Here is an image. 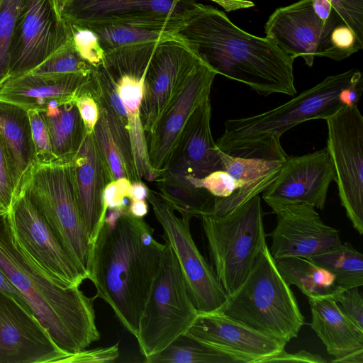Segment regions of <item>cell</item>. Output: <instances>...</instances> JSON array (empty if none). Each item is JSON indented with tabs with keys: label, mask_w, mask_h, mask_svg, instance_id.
<instances>
[{
	"label": "cell",
	"mask_w": 363,
	"mask_h": 363,
	"mask_svg": "<svg viewBox=\"0 0 363 363\" xmlns=\"http://www.w3.org/2000/svg\"><path fill=\"white\" fill-rule=\"evenodd\" d=\"M165 248L143 218L128 212L113 223L104 221L91 245L86 271L95 297L109 305L135 337Z\"/></svg>",
	"instance_id": "6da1fadb"
},
{
	"label": "cell",
	"mask_w": 363,
	"mask_h": 363,
	"mask_svg": "<svg viewBox=\"0 0 363 363\" xmlns=\"http://www.w3.org/2000/svg\"><path fill=\"white\" fill-rule=\"evenodd\" d=\"M179 34L216 74L250 86L259 94L294 96V60L267 37L235 26L224 12L197 2Z\"/></svg>",
	"instance_id": "7a4b0ae2"
},
{
	"label": "cell",
	"mask_w": 363,
	"mask_h": 363,
	"mask_svg": "<svg viewBox=\"0 0 363 363\" xmlns=\"http://www.w3.org/2000/svg\"><path fill=\"white\" fill-rule=\"evenodd\" d=\"M0 269L61 350L73 354L100 339L96 298L86 296L79 287L64 289L51 281L19 245L8 213H0Z\"/></svg>",
	"instance_id": "3957f363"
},
{
	"label": "cell",
	"mask_w": 363,
	"mask_h": 363,
	"mask_svg": "<svg viewBox=\"0 0 363 363\" xmlns=\"http://www.w3.org/2000/svg\"><path fill=\"white\" fill-rule=\"evenodd\" d=\"M357 69L329 75L290 101L254 116L228 119L217 147L233 157L285 161L281 135L303 122L326 119L344 106L340 91L354 79Z\"/></svg>",
	"instance_id": "277c9868"
},
{
	"label": "cell",
	"mask_w": 363,
	"mask_h": 363,
	"mask_svg": "<svg viewBox=\"0 0 363 363\" xmlns=\"http://www.w3.org/2000/svg\"><path fill=\"white\" fill-rule=\"evenodd\" d=\"M160 43L106 51L92 72L93 96L109 123L130 135L133 161L140 180L155 181L140 110L147 68Z\"/></svg>",
	"instance_id": "5b68a950"
},
{
	"label": "cell",
	"mask_w": 363,
	"mask_h": 363,
	"mask_svg": "<svg viewBox=\"0 0 363 363\" xmlns=\"http://www.w3.org/2000/svg\"><path fill=\"white\" fill-rule=\"evenodd\" d=\"M219 311L246 326L288 342L305 324L296 298L266 243L242 284Z\"/></svg>",
	"instance_id": "8992f818"
},
{
	"label": "cell",
	"mask_w": 363,
	"mask_h": 363,
	"mask_svg": "<svg viewBox=\"0 0 363 363\" xmlns=\"http://www.w3.org/2000/svg\"><path fill=\"white\" fill-rule=\"evenodd\" d=\"M266 37L308 67L315 57L342 60L363 48L354 32L335 11L328 19L315 11L313 0H299L277 9L264 25Z\"/></svg>",
	"instance_id": "52a82bcc"
},
{
	"label": "cell",
	"mask_w": 363,
	"mask_h": 363,
	"mask_svg": "<svg viewBox=\"0 0 363 363\" xmlns=\"http://www.w3.org/2000/svg\"><path fill=\"white\" fill-rule=\"evenodd\" d=\"M21 189L87 277L86 268L91 242L78 208L70 162L35 161Z\"/></svg>",
	"instance_id": "ba28073f"
},
{
	"label": "cell",
	"mask_w": 363,
	"mask_h": 363,
	"mask_svg": "<svg viewBox=\"0 0 363 363\" xmlns=\"http://www.w3.org/2000/svg\"><path fill=\"white\" fill-rule=\"evenodd\" d=\"M200 218L212 267L227 295H231L242 284L267 243L260 196L228 215Z\"/></svg>",
	"instance_id": "9c48e42d"
},
{
	"label": "cell",
	"mask_w": 363,
	"mask_h": 363,
	"mask_svg": "<svg viewBox=\"0 0 363 363\" xmlns=\"http://www.w3.org/2000/svg\"><path fill=\"white\" fill-rule=\"evenodd\" d=\"M166 244L162 262L143 311L136 340L147 358L185 334L198 310L187 289L179 264Z\"/></svg>",
	"instance_id": "30bf717a"
},
{
	"label": "cell",
	"mask_w": 363,
	"mask_h": 363,
	"mask_svg": "<svg viewBox=\"0 0 363 363\" xmlns=\"http://www.w3.org/2000/svg\"><path fill=\"white\" fill-rule=\"evenodd\" d=\"M147 201L163 229V238L174 253L189 296L198 311L219 310L228 295L213 267L197 247L191 233L190 220L177 216L157 194L148 189Z\"/></svg>",
	"instance_id": "8fae6325"
},
{
	"label": "cell",
	"mask_w": 363,
	"mask_h": 363,
	"mask_svg": "<svg viewBox=\"0 0 363 363\" xmlns=\"http://www.w3.org/2000/svg\"><path fill=\"white\" fill-rule=\"evenodd\" d=\"M326 148L335 173L341 205L363 234V116L357 105L343 106L325 119Z\"/></svg>",
	"instance_id": "7c38bea8"
},
{
	"label": "cell",
	"mask_w": 363,
	"mask_h": 363,
	"mask_svg": "<svg viewBox=\"0 0 363 363\" xmlns=\"http://www.w3.org/2000/svg\"><path fill=\"white\" fill-rule=\"evenodd\" d=\"M195 0H67L62 18L82 26L138 25L179 31Z\"/></svg>",
	"instance_id": "4fadbf2b"
},
{
	"label": "cell",
	"mask_w": 363,
	"mask_h": 363,
	"mask_svg": "<svg viewBox=\"0 0 363 363\" xmlns=\"http://www.w3.org/2000/svg\"><path fill=\"white\" fill-rule=\"evenodd\" d=\"M8 215L22 249L55 284L75 288L87 279L23 189L14 198Z\"/></svg>",
	"instance_id": "5bb4252c"
},
{
	"label": "cell",
	"mask_w": 363,
	"mask_h": 363,
	"mask_svg": "<svg viewBox=\"0 0 363 363\" xmlns=\"http://www.w3.org/2000/svg\"><path fill=\"white\" fill-rule=\"evenodd\" d=\"M211 105L207 96L194 109L171 152L160 175L157 188H182L189 185L186 178H202L222 169L220 151L211 130Z\"/></svg>",
	"instance_id": "9a60e30c"
},
{
	"label": "cell",
	"mask_w": 363,
	"mask_h": 363,
	"mask_svg": "<svg viewBox=\"0 0 363 363\" xmlns=\"http://www.w3.org/2000/svg\"><path fill=\"white\" fill-rule=\"evenodd\" d=\"M68 23L50 0H26L10 46V77L30 72L69 39Z\"/></svg>",
	"instance_id": "2e32d148"
},
{
	"label": "cell",
	"mask_w": 363,
	"mask_h": 363,
	"mask_svg": "<svg viewBox=\"0 0 363 363\" xmlns=\"http://www.w3.org/2000/svg\"><path fill=\"white\" fill-rule=\"evenodd\" d=\"M202 62L184 40H168L157 45L147 68L140 110L146 137L186 79Z\"/></svg>",
	"instance_id": "e0dca14e"
},
{
	"label": "cell",
	"mask_w": 363,
	"mask_h": 363,
	"mask_svg": "<svg viewBox=\"0 0 363 363\" xmlns=\"http://www.w3.org/2000/svg\"><path fill=\"white\" fill-rule=\"evenodd\" d=\"M334 181L335 169L325 147L302 156H289L262 199L273 211L296 203L323 209Z\"/></svg>",
	"instance_id": "ac0fdd59"
},
{
	"label": "cell",
	"mask_w": 363,
	"mask_h": 363,
	"mask_svg": "<svg viewBox=\"0 0 363 363\" xmlns=\"http://www.w3.org/2000/svg\"><path fill=\"white\" fill-rule=\"evenodd\" d=\"M230 357L234 363H265L286 342L257 332L219 310L198 311L185 333Z\"/></svg>",
	"instance_id": "d6986e66"
},
{
	"label": "cell",
	"mask_w": 363,
	"mask_h": 363,
	"mask_svg": "<svg viewBox=\"0 0 363 363\" xmlns=\"http://www.w3.org/2000/svg\"><path fill=\"white\" fill-rule=\"evenodd\" d=\"M69 354L30 310L0 291V363L62 362Z\"/></svg>",
	"instance_id": "ffe728a7"
},
{
	"label": "cell",
	"mask_w": 363,
	"mask_h": 363,
	"mask_svg": "<svg viewBox=\"0 0 363 363\" xmlns=\"http://www.w3.org/2000/svg\"><path fill=\"white\" fill-rule=\"evenodd\" d=\"M216 75L204 62L198 65L146 137L148 159L155 179L163 171L188 118L201 102L210 96Z\"/></svg>",
	"instance_id": "44dd1931"
},
{
	"label": "cell",
	"mask_w": 363,
	"mask_h": 363,
	"mask_svg": "<svg viewBox=\"0 0 363 363\" xmlns=\"http://www.w3.org/2000/svg\"><path fill=\"white\" fill-rule=\"evenodd\" d=\"M273 212L277 217L270 233L269 251L274 259L308 258L342 244L339 231L325 224L311 205L292 204Z\"/></svg>",
	"instance_id": "7402d4cb"
},
{
	"label": "cell",
	"mask_w": 363,
	"mask_h": 363,
	"mask_svg": "<svg viewBox=\"0 0 363 363\" xmlns=\"http://www.w3.org/2000/svg\"><path fill=\"white\" fill-rule=\"evenodd\" d=\"M70 164L78 208L91 245L106 212L104 191L113 181L93 133L86 135Z\"/></svg>",
	"instance_id": "603a6c76"
},
{
	"label": "cell",
	"mask_w": 363,
	"mask_h": 363,
	"mask_svg": "<svg viewBox=\"0 0 363 363\" xmlns=\"http://www.w3.org/2000/svg\"><path fill=\"white\" fill-rule=\"evenodd\" d=\"M84 93L93 94L92 73L51 76L28 72L10 77L0 87V101L44 112L52 100L75 101Z\"/></svg>",
	"instance_id": "cb8c5ba5"
},
{
	"label": "cell",
	"mask_w": 363,
	"mask_h": 363,
	"mask_svg": "<svg viewBox=\"0 0 363 363\" xmlns=\"http://www.w3.org/2000/svg\"><path fill=\"white\" fill-rule=\"evenodd\" d=\"M312 329L326 347L328 353L340 358L363 349V330L355 325L331 298H310Z\"/></svg>",
	"instance_id": "d4e9b609"
},
{
	"label": "cell",
	"mask_w": 363,
	"mask_h": 363,
	"mask_svg": "<svg viewBox=\"0 0 363 363\" xmlns=\"http://www.w3.org/2000/svg\"><path fill=\"white\" fill-rule=\"evenodd\" d=\"M0 137L4 145L16 195L35 161L27 111L0 101Z\"/></svg>",
	"instance_id": "484cf974"
},
{
	"label": "cell",
	"mask_w": 363,
	"mask_h": 363,
	"mask_svg": "<svg viewBox=\"0 0 363 363\" xmlns=\"http://www.w3.org/2000/svg\"><path fill=\"white\" fill-rule=\"evenodd\" d=\"M280 274L289 286L294 285L308 298H334L342 291L334 276L311 260L300 257L274 259Z\"/></svg>",
	"instance_id": "4316f807"
},
{
	"label": "cell",
	"mask_w": 363,
	"mask_h": 363,
	"mask_svg": "<svg viewBox=\"0 0 363 363\" xmlns=\"http://www.w3.org/2000/svg\"><path fill=\"white\" fill-rule=\"evenodd\" d=\"M42 114L48 128L56 160L71 162L86 135L75 101L63 104L55 111L42 112Z\"/></svg>",
	"instance_id": "83f0119b"
},
{
	"label": "cell",
	"mask_w": 363,
	"mask_h": 363,
	"mask_svg": "<svg viewBox=\"0 0 363 363\" xmlns=\"http://www.w3.org/2000/svg\"><path fill=\"white\" fill-rule=\"evenodd\" d=\"M220 158L222 169L241 182L252 197L263 193L271 185L284 162L260 158L233 157L221 151Z\"/></svg>",
	"instance_id": "f1b7e54d"
},
{
	"label": "cell",
	"mask_w": 363,
	"mask_h": 363,
	"mask_svg": "<svg viewBox=\"0 0 363 363\" xmlns=\"http://www.w3.org/2000/svg\"><path fill=\"white\" fill-rule=\"evenodd\" d=\"M307 259L329 271L342 290L363 285V255L349 242Z\"/></svg>",
	"instance_id": "f546056e"
},
{
	"label": "cell",
	"mask_w": 363,
	"mask_h": 363,
	"mask_svg": "<svg viewBox=\"0 0 363 363\" xmlns=\"http://www.w3.org/2000/svg\"><path fill=\"white\" fill-rule=\"evenodd\" d=\"M94 30L104 51L122 47L168 40H184L178 31L138 25H96L84 26Z\"/></svg>",
	"instance_id": "4dcf8cb0"
},
{
	"label": "cell",
	"mask_w": 363,
	"mask_h": 363,
	"mask_svg": "<svg viewBox=\"0 0 363 363\" xmlns=\"http://www.w3.org/2000/svg\"><path fill=\"white\" fill-rule=\"evenodd\" d=\"M147 363H234L227 355L183 334L161 352L145 360Z\"/></svg>",
	"instance_id": "1f68e13d"
},
{
	"label": "cell",
	"mask_w": 363,
	"mask_h": 363,
	"mask_svg": "<svg viewBox=\"0 0 363 363\" xmlns=\"http://www.w3.org/2000/svg\"><path fill=\"white\" fill-rule=\"evenodd\" d=\"M94 68L79 55L69 37L66 43L30 72L51 76L89 74Z\"/></svg>",
	"instance_id": "d6a6232c"
},
{
	"label": "cell",
	"mask_w": 363,
	"mask_h": 363,
	"mask_svg": "<svg viewBox=\"0 0 363 363\" xmlns=\"http://www.w3.org/2000/svg\"><path fill=\"white\" fill-rule=\"evenodd\" d=\"M26 0H0V87L10 78V46Z\"/></svg>",
	"instance_id": "836d02e7"
},
{
	"label": "cell",
	"mask_w": 363,
	"mask_h": 363,
	"mask_svg": "<svg viewBox=\"0 0 363 363\" xmlns=\"http://www.w3.org/2000/svg\"><path fill=\"white\" fill-rule=\"evenodd\" d=\"M93 135L113 180L127 178L125 165L118 148L111 135L106 120L100 111Z\"/></svg>",
	"instance_id": "e575fe53"
},
{
	"label": "cell",
	"mask_w": 363,
	"mask_h": 363,
	"mask_svg": "<svg viewBox=\"0 0 363 363\" xmlns=\"http://www.w3.org/2000/svg\"><path fill=\"white\" fill-rule=\"evenodd\" d=\"M67 23L72 42L79 55L92 67H98L106 52L97 34L89 28Z\"/></svg>",
	"instance_id": "d590c367"
},
{
	"label": "cell",
	"mask_w": 363,
	"mask_h": 363,
	"mask_svg": "<svg viewBox=\"0 0 363 363\" xmlns=\"http://www.w3.org/2000/svg\"><path fill=\"white\" fill-rule=\"evenodd\" d=\"M27 112L35 148V161L40 162L57 161L52 152L48 128L42 112L35 109H30Z\"/></svg>",
	"instance_id": "8d00e7d4"
},
{
	"label": "cell",
	"mask_w": 363,
	"mask_h": 363,
	"mask_svg": "<svg viewBox=\"0 0 363 363\" xmlns=\"http://www.w3.org/2000/svg\"><path fill=\"white\" fill-rule=\"evenodd\" d=\"M363 43V0H327Z\"/></svg>",
	"instance_id": "74e56055"
},
{
	"label": "cell",
	"mask_w": 363,
	"mask_h": 363,
	"mask_svg": "<svg viewBox=\"0 0 363 363\" xmlns=\"http://www.w3.org/2000/svg\"><path fill=\"white\" fill-rule=\"evenodd\" d=\"M333 300L350 320L363 330V298L359 287L345 289Z\"/></svg>",
	"instance_id": "f35d334b"
},
{
	"label": "cell",
	"mask_w": 363,
	"mask_h": 363,
	"mask_svg": "<svg viewBox=\"0 0 363 363\" xmlns=\"http://www.w3.org/2000/svg\"><path fill=\"white\" fill-rule=\"evenodd\" d=\"M16 196L6 150L0 137V213H8Z\"/></svg>",
	"instance_id": "ab89813d"
},
{
	"label": "cell",
	"mask_w": 363,
	"mask_h": 363,
	"mask_svg": "<svg viewBox=\"0 0 363 363\" xmlns=\"http://www.w3.org/2000/svg\"><path fill=\"white\" fill-rule=\"evenodd\" d=\"M131 182L126 178L111 181L106 186L103 201L105 210L123 208L128 209V199Z\"/></svg>",
	"instance_id": "60d3db41"
},
{
	"label": "cell",
	"mask_w": 363,
	"mask_h": 363,
	"mask_svg": "<svg viewBox=\"0 0 363 363\" xmlns=\"http://www.w3.org/2000/svg\"><path fill=\"white\" fill-rule=\"evenodd\" d=\"M119 356L118 343L112 346L97 347L69 354L62 362L107 363L114 362Z\"/></svg>",
	"instance_id": "b9f144b4"
},
{
	"label": "cell",
	"mask_w": 363,
	"mask_h": 363,
	"mask_svg": "<svg viewBox=\"0 0 363 363\" xmlns=\"http://www.w3.org/2000/svg\"><path fill=\"white\" fill-rule=\"evenodd\" d=\"M75 104L84 125L86 134H91L99 118V108L91 93L77 97Z\"/></svg>",
	"instance_id": "7bdbcfd3"
},
{
	"label": "cell",
	"mask_w": 363,
	"mask_h": 363,
	"mask_svg": "<svg viewBox=\"0 0 363 363\" xmlns=\"http://www.w3.org/2000/svg\"><path fill=\"white\" fill-rule=\"evenodd\" d=\"M363 90V77L360 71H357L352 82L343 88L339 94V99L344 106L357 104Z\"/></svg>",
	"instance_id": "ee69618b"
},
{
	"label": "cell",
	"mask_w": 363,
	"mask_h": 363,
	"mask_svg": "<svg viewBox=\"0 0 363 363\" xmlns=\"http://www.w3.org/2000/svg\"><path fill=\"white\" fill-rule=\"evenodd\" d=\"M266 362L325 363L326 360L319 354H312L305 350L292 354L284 350L281 353L267 359Z\"/></svg>",
	"instance_id": "f6af8a7d"
},
{
	"label": "cell",
	"mask_w": 363,
	"mask_h": 363,
	"mask_svg": "<svg viewBox=\"0 0 363 363\" xmlns=\"http://www.w3.org/2000/svg\"><path fill=\"white\" fill-rule=\"evenodd\" d=\"M0 291H2L4 294L13 297L21 304H22L23 306H25L26 308H27L31 311L30 308L27 304L24 298L18 291V290L13 286V285L11 283V281L9 280L7 277L4 274V273L1 271V269H0Z\"/></svg>",
	"instance_id": "bcb514c9"
},
{
	"label": "cell",
	"mask_w": 363,
	"mask_h": 363,
	"mask_svg": "<svg viewBox=\"0 0 363 363\" xmlns=\"http://www.w3.org/2000/svg\"><path fill=\"white\" fill-rule=\"evenodd\" d=\"M221 6L225 11H231L254 6V3L247 0H209Z\"/></svg>",
	"instance_id": "7dc6e473"
},
{
	"label": "cell",
	"mask_w": 363,
	"mask_h": 363,
	"mask_svg": "<svg viewBox=\"0 0 363 363\" xmlns=\"http://www.w3.org/2000/svg\"><path fill=\"white\" fill-rule=\"evenodd\" d=\"M148 188L142 182H134L131 183L128 199L130 201L146 200Z\"/></svg>",
	"instance_id": "c3c4849f"
},
{
	"label": "cell",
	"mask_w": 363,
	"mask_h": 363,
	"mask_svg": "<svg viewBox=\"0 0 363 363\" xmlns=\"http://www.w3.org/2000/svg\"><path fill=\"white\" fill-rule=\"evenodd\" d=\"M148 212L147 200L130 201L128 213L134 217L143 218Z\"/></svg>",
	"instance_id": "681fc988"
},
{
	"label": "cell",
	"mask_w": 363,
	"mask_h": 363,
	"mask_svg": "<svg viewBox=\"0 0 363 363\" xmlns=\"http://www.w3.org/2000/svg\"><path fill=\"white\" fill-rule=\"evenodd\" d=\"M315 11L323 19H328L335 11L331 4L327 0H313Z\"/></svg>",
	"instance_id": "f907efd6"
},
{
	"label": "cell",
	"mask_w": 363,
	"mask_h": 363,
	"mask_svg": "<svg viewBox=\"0 0 363 363\" xmlns=\"http://www.w3.org/2000/svg\"><path fill=\"white\" fill-rule=\"evenodd\" d=\"M335 362L363 363V349L350 352L336 360Z\"/></svg>",
	"instance_id": "816d5d0a"
},
{
	"label": "cell",
	"mask_w": 363,
	"mask_h": 363,
	"mask_svg": "<svg viewBox=\"0 0 363 363\" xmlns=\"http://www.w3.org/2000/svg\"><path fill=\"white\" fill-rule=\"evenodd\" d=\"M66 1L67 0H56L57 11L61 17H62V12Z\"/></svg>",
	"instance_id": "f5cc1de1"
},
{
	"label": "cell",
	"mask_w": 363,
	"mask_h": 363,
	"mask_svg": "<svg viewBox=\"0 0 363 363\" xmlns=\"http://www.w3.org/2000/svg\"><path fill=\"white\" fill-rule=\"evenodd\" d=\"M50 3L52 4V5L53 6L55 10L56 11V12L57 13V6H56V0H50ZM57 14L59 15V13H57ZM60 16V15H59ZM61 17V16H60Z\"/></svg>",
	"instance_id": "db71d44e"
}]
</instances>
